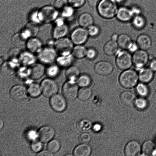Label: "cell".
Wrapping results in <instances>:
<instances>
[{
	"mask_svg": "<svg viewBox=\"0 0 156 156\" xmlns=\"http://www.w3.org/2000/svg\"><path fill=\"white\" fill-rule=\"evenodd\" d=\"M98 55L96 50L93 47H90L87 48L86 57L90 60L94 59Z\"/></svg>",
	"mask_w": 156,
	"mask_h": 156,
	"instance_id": "obj_49",
	"label": "cell"
},
{
	"mask_svg": "<svg viewBox=\"0 0 156 156\" xmlns=\"http://www.w3.org/2000/svg\"><path fill=\"white\" fill-rule=\"evenodd\" d=\"M41 141H34L31 145V148L33 151L35 152H39L43 147V145Z\"/></svg>",
	"mask_w": 156,
	"mask_h": 156,
	"instance_id": "obj_51",
	"label": "cell"
},
{
	"mask_svg": "<svg viewBox=\"0 0 156 156\" xmlns=\"http://www.w3.org/2000/svg\"><path fill=\"white\" fill-rule=\"evenodd\" d=\"M91 152L90 147L87 144H81L75 147L73 154L75 156H89Z\"/></svg>",
	"mask_w": 156,
	"mask_h": 156,
	"instance_id": "obj_32",
	"label": "cell"
},
{
	"mask_svg": "<svg viewBox=\"0 0 156 156\" xmlns=\"http://www.w3.org/2000/svg\"><path fill=\"white\" fill-rule=\"evenodd\" d=\"M80 75V70L76 66L72 65L66 69L65 75L67 80L76 81Z\"/></svg>",
	"mask_w": 156,
	"mask_h": 156,
	"instance_id": "obj_34",
	"label": "cell"
},
{
	"mask_svg": "<svg viewBox=\"0 0 156 156\" xmlns=\"http://www.w3.org/2000/svg\"><path fill=\"white\" fill-rule=\"evenodd\" d=\"M44 65L41 62H36L28 67V71L30 78L32 80H38L45 73Z\"/></svg>",
	"mask_w": 156,
	"mask_h": 156,
	"instance_id": "obj_15",
	"label": "cell"
},
{
	"mask_svg": "<svg viewBox=\"0 0 156 156\" xmlns=\"http://www.w3.org/2000/svg\"><path fill=\"white\" fill-rule=\"evenodd\" d=\"M136 42L139 49L147 51L151 47L152 42L150 37L147 35L142 34L137 37Z\"/></svg>",
	"mask_w": 156,
	"mask_h": 156,
	"instance_id": "obj_24",
	"label": "cell"
},
{
	"mask_svg": "<svg viewBox=\"0 0 156 156\" xmlns=\"http://www.w3.org/2000/svg\"><path fill=\"white\" fill-rule=\"evenodd\" d=\"M69 5L74 8L77 9L82 7L85 4L86 0H67Z\"/></svg>",
	"mask_w": 156,
	"mask_h": 156,
	"instance_id": "obj_50",
	"label": "cell"
},
{
	"mask_svg": "<svg viewBox=\"0 0 156 156\" xmlns=\"http://www.w3.org/2000/svg\"><path fill=\"white\" fill-rule=\"evenodd\" d=\"M67 0H55L54 2V7L57 10H63L68 5Z\"/></svg>",
	"mask_w": 156,
	"mask_h": 156,
	"instance_id": "obj_47",
	"label": "cell"
},
{
	"mask_svg": "<svg viewBox=\"0 0 156 156\" xmlns=\"http://www.w3.org/2000/svg\"><path fill=\"white\" fill-rule=\"evenodd\" d=\"M57 55L54 47L47 45L43 47L37 57L40 62L48 66L55 62Z\"/></svg>",
	"mask_w": 156,
	"mask_h": 156,
	"instance_id": "obj_5",
	"label": "cell"
},
{
	"mask_svg": "<svg viewBox=\"0 0 156 156\" xmlns=\"http://www.w3.org/2000/svg\"><path fill=\"white\" fill-rule=\"evenodd\" d=\"M146 84L140 82L135 87L136 92L140 97H146L149 94V89Z\"/></svg>",
	"mask_w": 156,
	"mask_h": 156,
	"instance_id": "obj_41",
	"label": "cell"
},
{
	"mask_svg": "<svg viewBox=\"0 0 156 156\" xmlns=\"http://www.w3.org/2000/svg\"><path fill=\"white\" fill-rule=\"evenodd\" d=\"M119 80L122 87L132 88L135 87L139 81L138 73L130 69L123 70L119 75Z\"/></svg>",
	"mask_w": 156,
	"mask_h": 156,
	"instance_id": "obj_2",
	"label": "cell"
},
{
	"mask_svg": "<svg viewBox=\"0 0 156 156\" xmlns=\"http://www.w3.org/2000/svg\"><path fill=\"white\" fill-rule=\"evenodd\" d=\"M93 125L89 120L83 119L77 122L76 126L77 129L81 132L85 133L89 131L92 127Z\"/></svg>",
	"mask_w": 156,
	"mask_h": 156,
	"instance_id": "obj_37",
	"label": "cell"
},
{
	"mask_svg": "<svg viewBox=\"0 0 156 156\" xmlns=\"http://www.w3.org/2000/svg\"><path fill=\"white\" fill-rule=\"evenodd\" d=\"M139 49L136 42L133 41L127 50L130 53H133Z\"/></svg>",
	"mask_w": 156,
	"mask_h": 156,
	"instance_id": "obj_54",
	"label": "cell"
},
{
	"mask_svg": "<svg viewBox=\"0 0 156 156\" xmlns=\"http://www.w3.org/2000/svg\"><path fill=\"white\" fill-rule=\"evenodd\" d=\"M19 65L9 60L4 61L1 64V75L5 78L13 76L19 68Z\"/></svg>",
	"mask_w": 156,
	"mask_h": 156,
	"instance_id": "obj_13",
	"label": "cell"
},
{
	"mask_svg": "<svg viewBox=\"0 0 156 156\" xmlns=\"http://www.w3.org/2000/svg\"><path fill=\"white\" fill-rule=\"evenodd\" d=\"M61 69L56 64L48 65L46 68L45 73L48 77L55 79L60 75Z\"/></svg>",
	"mask_w": 156,
	"mask_h": 156,
	"instance_id": "obj_35",
	"label": "cell"
},
{
	"mask_svg": "<svg viewBox=\"0 0 156 156\" xmlns=\"http://www.w3.org/2000/svg\"><path fill=\"white\" fill-rule=\"evenodd\" d=\"M132 23L134 27L137 29H141L143 28L146 23L144 18L140 16H135L133 20Z\"/></svg>",
	"mask_w": 156,
	"mask_h": 156,
	"instance_id": "obj_44",
	"label": "cell"
},
{
	"mask_svg": "<svg viewBox=\"0 0 156 156\" xmlns=\"http://www.w3.org/2000/svg\"><path fill=\"white\" fill-rule=\"evenodd\" d=\"M93 130L95 132H99L102 129L101 125L99 123H96L92 126Z\"/></svg>",
	"mask_w": 156,
	"mask_h": 156,
	"instance_id": "obj_58",
	"label": "cell"
},
{
	"mask_svg": "<svg viewBox=\"0 0 156 156\" xmlns=\"http://www.w3.org/2000/svg\"><path fill=\"white\" fill-rule=\"evenodd\" d=\"M37 133L40 141L43 143H46L52 140L55 132L54 129L51 126H45L41 127Z\"/></svg>",
	"mask_w": 156,
	"mask_h": 156,
	"instance_id": "obj_17",
	"label": "cell"
},
{
	"mask_svg": "<svg viewBox=\"0 0 156 156\" xmlns=\"http://www.w3.org/2000/svg\"><path fill=\"white\" fill-rule=\"evenodd\" d=\"M25 46L27 50L34 54H38L44 47L42 41L37 37L28 39Z\"/></svg>",
	"mask_w": 156,
	"mask_h": 156,
	"instance_id": "obj_18",
	"label": "cell"
},
{
	"mask_svg": "<svg viewBox=\"0 0 156 156\" xmlns=\"http://www.w3.org/2000/svg\"><path fill=\"white\" fill-rule=\"evenodd\" d=\"M39 31V27L36 23L31 22L27 23L22 32L28 39L36 37Z\"/></svg>",
	"mask_w": 156,
	"mask_h": 156,
	"instance_id": "obj_22",
	"label": "cell"
},
{
	"mask_svg": "<svg viewBox=\"0 0 156 156\" xmlns=\"http://www.w3.org/2000/svg\"><path fill=\"white\" fill-rule=\"evenodd\" d=\"M78 87L76 81L67 80L62 87L63 96L68 100H74L78 95Z\"/></svg>",
	"mask_w": 156,
	"mask_h": 156,
	"instance_id": "obj_8",
	"label": "cell"
},
{
	"mask_svg": "<svg viewBox=\"0 0 156 156\" xmlns=\"http://www.w3.org/2000/svg\"><path fill=\"white\" fill-rule=\"evenodd\" d=\"M119 35L116 34H113L111 37V40L117 42L118 39Z\"/></svg>",
	"mask_w": 156,
	"mask_h": 156,
	"instance_id": "obj_59",
	"label": "cell"
},
{
	"mask_svg": "<svg viewBox=\"0 0 156 156\" xmlns=\"http://www.w3.org/2000/svg\"><path fill=\"white\" fill-rule=\"evenodd\" d=\"M91 95L92 91L89 87H83L79 90L78 97L80 100L85 101L88 100Z\"/></svg>",
	"mask_w": 156,
	"mask_h": 156,
	"instance_id": "obj_42",
	"label": "cell"
},
{
	"mask_svg": "<svg viewBox=\"0 0 156 156\" xmlns=\"http://www.w3.org/2000/svg\"><path fill=\"white\" fill-rule=\"evenodd\" d=\"M37 59L34 54L27 50L22 51L19 62L21 66L29 67L36 62Z\"/></svg>",
	"mask_w": 156,
	"mask_h": 156,
	"instance_id": "obj_21",
	"label": "cell"
},
{
	"mask_svg": "<svg viewBox=\"0 0 156 156\" xmlns=\"http://www.w3.org/2000/svg\"><path fill=\"white\" fill-rule=\"evenodd\" d=\"M138 75L140 82L147 84L153 80L154 72L149 67H144L139 70Z\"/></svg>",
	"mask_w": 156,
	"mask_h": 156,
	"instance_id": "obj_23",
	"label": "cell"
},
{
	"mask_svg": "<svg viewBox=\"0 0 156 156\" xmlns=\"http://www.w3.org/2000/svg\"><path fill=\"white\" fill-rule=\"evenodd\" d=\"M78 23L80 27L87 28L94 24V19L90 14L86 12H84L79 16Z\"/></svg>",
	"mask_w": 156,
	"mask_h": 156,
	"instance_id": "obj_28",
	"label": "cell"
},
{
	"mask_svg": "<svg viewBox=\"0 0 156 156\" xmlns=\"http://www.w3.org/2000/svg\"><path fill=\"white\" fill-rule=\"evenodd\" d=\"M133 12L129 9L124 6L118 9L116 16L117 19L122 22L129 21L133 16Z\"/></svg>",
	"mask_w": 156,
	"mask_h": 156,
	"instance_id": "obj_27",
	"label": "cell"
},
{
	"mask_svg": "<svg viewBox=\"0 0 156 156\" xmlns=\"http://www.w3.org/2000/svg\"><path fill=\"white\" fill-rule=\"evenodd\" d=\"M68 31V26L64 23L63 20H61L53 29L52 32V37L55 40L65 37Z\"/></svg>",
	"mask_w": 156,
	"mask_h": 156,
	"instance_id": "obj_19",
	"label": "cell"
},
{
	"mask_svg": "<svg viewBox=\"0 0 156 156\" xmlns=\"http://www.w3.org/2000/svg\"><path fill=\"white\" fill-rule=\"evenodd\" d=\"M141 151V147L139 142L136 140H132L125 146L124 152L126 156H139Z\"/></svg>",
	"mask_w": 156,
	"mask_h": 156,
	"instance_id": "obj_20",
	"label": "cell"
},
{
	"mask_svg": "<svg viewBox=\"0 0 156 156\" xmlns=\"http://www.w3.org/2000/svg\"><path fill=\"white\" fill-rule=\"evenodd\" d=\"M87 30L89 36L91 37H95L99 34L100 29L97 25H93L87 28Z\"/></svg>",
	"mask_w": 156,
	"mask_h": 156,
	"instance_id": "obj_46",
	"label": "cell"
},
{
	"mask_svg": "<svg viewBox=\"0 0 156 156\" xmlns=\"http://www.w3.org/2000/svg\"><path fill=\"white\" fill-rule=\"evenodd\" d=\"M73 58L72 54L68 55H59L56 58V64L61 69H66L72 66Z\"/></svg>",
	"mask_w": 156,
	"mask_h": 156,
	"instance_id": "obj_29",
	"label": "cell"
},
{
	"mask_svg": "<svg viewBox=\"0 0 156 156\" xmlns=\"http://www.w3.org/2000/svg\"><path fill=\"white\" fill-rule=\"evenodd\" d=\"M120 99L124 105L130 107L134 105L136 99L135 96L134 94L131 91H125L121 94Z\"/></svg>",
	"mask_w": 156,
	"mask_h": 156,
	"instance_id": "obj_30",
	"label": "cell"
},
{
	"mask_svg": "<svg viewBox=\"0 0 156 156\" xmlns=\"http://www.w3.org/2000/svg\"><path fill=\"white\" fill-rule=\"evenodd\" d=\"M3 122L2 120L1 119L0 120V129H1L2 127H3Z\"/></svg>",
	"mask_w": 156,
	"mask_h": 156,
	"instance_id": "obj_60",
	"label": "cell"
},
{
	"mask_svg": "<svg viewBox=\"0 0 156 156\" xmlns=\"http://www.w3.org/2000/svg\"><path fill=\"white\" fill-rule=\"evenodd\" d=\"M57 9L50 6L43 7L38 13V18L42 23H49L55 20L58 15Z\"/></svg>",
	"mask_w": 156,
	"mask_h": 156,
	"instance_id": "obj_7",
	"label": "cell"
},
{
	"mask_svg": "<svg viewBox=\"0 0 156 156\" xmlns=\"http://www.w3.org/2000/svg\"><path fill=\"white\" fill-rule=\"evenodd\" d=\"M37 156H52L53 155V153L50 152L49 151L44 150L39 152Z\"/></svg>",
	"mask_w": 156,
	"mask_h": 156,
	"instance_id": "obj_57",
	"label": "cell"
},
{
	"mask_svg": "<svg viewBox=\"0 0 156 156\" xmlns=\"http://www.w3.org/2000/svg\"><path fill=\"white\" fill-rule=\"evenodd\" d=\"M101 0H88V3L90 6L95 7L97 6Z\"/></svg>",
	"mask_w": 156,
	"mask_h": 156,
	"instance_id": "obj_56",
	"label": "cell"
},
{
	"mask_svg": "<svg viewBox=\"0 0 156 156\" xmlns=\"http://www.w3.org/2000/svg\"><path fill=\"white\" fill-rule=\"evenodd\" d=\"M134 105L137 109L142 110L146 108L148 103L144 98L140 97L135 99Z\"/></svg>",
	"mask_w": 156,
	"mask_h": 156,
	"instance_id": "obj_45",
	"label": "cell"
},
{
	"mask_svg": "<svg viewBox=\"0 0 156 156\" xmlns=\"http://www.w3.org/2000/svg\"><path fill=\"white\" fill-rule=\"evenodd\" d=\"M28 67L21 66L19 67L13 76V81L16 84H29L31 80L28 71Z\"/></svg>",
	"mask_w": 156,
	"mask_h": 156,
	"instance_id": "obj_12",
	"label": "cell"
},
{
	"mask_svg": "<svg viewBox=\"0 0 156 156\" xmlns=\"http://www.w3.org/2000/svg\"><path fill=\"white\" fill-rule=\"evenodd\" d=\"M50 104L55 111L61 112L64 111L67 107V102L65 97L59 94H56L50 98Z\"/></svg>",
	"mask_w": 156,
	"mask_h": 156,
	"instance_id": "obj_14",
	"label": "cell"
},
{
	"mask_svg": "<svg viewBox=\"0 0 156 156\" xmlns=\"http://www.w3.org/2000/svg\"><path fill=\"white\" fill-rule=\"evenodd\" d=\"M94 69L97 74L100 76H106L110 74L112 72L113 66L108 61H101L95 64Z\"/></svg>",
	"mask_w": 156,
	"mask_h": 156,
	"instance_id": "obj_16",
	"label": "cell"
},
{
	"mask_svg": "<svg viewBox=\"0 0 156 156\" xmlns=\"http://www.w3.org/2000/svg\"><path fill=\"white\" fill-rule=\"evenodd\" d=\"M116 55L115 64L120 70H124L129 69L133 65L132 55L128 50H118Z\"/></svg>",
	"mask_w": 156,
	"mask_h": 156,
	"instance_id": "obj_4",
	"label": "cell"
},
{
	"mask_svg": "<svg viewBox=\"0 0 156 156\" xmlns=\"http://www.w3.org/2000/svg\"><path fill=\"white\" fill-rule=\"evenodd\" d=\"M90 136L89 134L84 133L80 135L79 139V142L81 144H87L90 140Z\"/></svg>",
	"mask_w": 156,
	"mask_h": 156,
	"instance_id": "obj_52",
	"label": "cell"
},
{
	"mask_svg": "<svg viewBox=\"0 0 156 156\" xmlns=\"http://www.w3.org/2000/svg\"><path fill=\"white\" fill-rule=\"evenodd\" d=\"M150 57L147 51L139 49L132 55L133 65L139 70L145 67Z\"/></svg>",
	"mask_w": 156,
	"mask_h": 156,
	"instance_id": "obj_9",
	"label": "cell"
},
{
	"mask_svg": "<svg viewBox=\"0 0 156 156\" xmlns=\"http://www.w3.org/2000/svg\"><path fill=\"white\" fill-rule=\"evenodd\" d=\"M76 82L78 86L81 87H88L91 84L92 80L89 75L84 73L80 75Z\"/></svg>",
	"mask_w": 156,
	"mask_h": 156,
	"instance_id": "obj_40",
	"label": "cell"
},
{
	"mask_svg": "<svg viewBox=\"0 0 156 156\" xmlns=\"http://www.w3.org/2000/svg\"><path fill=\"white\" fill-rule=\"evenodd\" d=\"M27 89L23 85L16 84L12 87L9 91V96L14 101L21 102L25 101L28 97Z\"/></svg>",
	"mask_w": 156,
	"mask_h": 156,
	"instance_id": "obj_10",
	"label": "cell"
},
{
	"mask_svg": "<svg viewBox=\"0 0 156 156\" xmlns=\"http://www.w3.org/2000/svg\"><path fill=\"white\" fill-rule=\"evenodd\" d=\"M40 85L42 93L46 97H52L58 92V85L54 79L47 77L41 81Z\"/></svg>",
	"mask_w": 156,
	"mask_h": 156,
	"instance_id": "obj_6",
	"label": "cell"
},
{
	"mask_svg": "<svg viewBox=\"0 0 156 156\" xmlns=\"http://www.w3.org/2000/svg\"><path fill=\"white\" fill-rule=\"evenodd\" d=\"M38 136V133L34 130H31L27 133V137L30 140L35 141Z\"/></svg>",
	"mask_w": 156,
	"mask_h": 156,
	"instance_id": "obj_53",
	"label": "cell"
},
{
	"mask_svg": "<svg viewBox=\"0 0 156 156\" xmlns=\"http://www.w3.org/2000/svg\"><path fill=\"white\" fill-rule=\"evenodd\" d=\"M87 48L83 44L76 45L74 47L72 55L74 58L81 59L86 57Z\"/></svg>",
	"mask_w": 156,
	"mask_h": 156,
	"instance_id": "obj_36",
	"label": "cell"
},
{
	"mask_svg": "<svg viewBox=\"0 0 156 156\" xmlns=\"http://www.w3.org/2000/svg\"><path fill=\"white\" fill-rule=\"evenodd\" d=\"M21 52L18 48L14 47L10 48L7 52L8 60L20 64L19 59Z\"/></svg>",
	"mask_w": 156,
	"mask_h": 156,
	"instance_id": "obj_39",
	"label": "cell"
},
{
	"mask_svg": "<svg viewBox=\"0 0 156 156\" xmlns=\"http://www.w3.org/2000/svg\"><path fill=\"white\" fill-rule=\"evenodd\" d=\"M28 39L21 31L13 34L11 38L10 41L14 47L19 48L26 45Z\"/></svg>",
	"mask_w": 156,
	"mask_h": 156,
	"instance_id": "obj_25",
	"label": "cell"
},
{
	"mask_svg": "<svg viewBox=\"0 0 156 156\" xmlns=\"http://www.w3.org/2000/svg\"><path fill=\"white\" fill-rule=\"evenodd\" d=\"M149 67L154 72H156V58L151 59L149 62Z\"/></svg>",
	"mask_w": 156,
	"mask_h": 156,
	"instance_id": "obj_55",
	"label": "cell"
},
{
	"mask_svg": "<svg viewBox=\"0 0 156 156\" xmlns=\"http://www.w3.org/2000/svg\"><path fill=\"white\" fill-rule=\"evenodd\" d=\"M89 36L87 29L80 27L73 30L70 34V38L74 44H83L87 41Z\"/></svg>",
	"mask_w": 156,
	"mask_h": 156,
	"instance_id": "obj_11",
	"label": "cell"
},
{
	"mask_svg": "<svg viewBox=\"0 0 156 156\" xmlns=\"http://www.w3.org/2000/svg\"><path fill=\"white\" fill-rule=\"evenodd\" d=\"M60 147V143L57 139L51 140L49 142L47 146L48 150L53 154L58 152Z\"/></svg>",
	"mask_w": 156,
	"mask_h": 156,
	"instance_id": "obj_43",
	"label": "cell"
},
{
	"mask_svg": "<svg viewBox=\"0 0 156 156\" xmlns=\"http://www.w3.org/2000/svg\"><path fill=\"white\" fill-rule=\"evenodd\" d=\"M141 151L144 155H156V144L151 140H147L143 144Z\"/></svg>",
	"mask_w": 156,
	"mask_h": 156,
	"instance_id": "obj_26",
	"label": "cell"
},
{
	"mask_svg": "<svg viewBox=\"0 0 156 156\" xmlns=\"http://www.w3.org/2000/svg\"><path fill=\"white\" fill-rule=\"evenodd\" d=\"M155 141H156L155 144H156V140H155Z\"/></svg>",
	"mask_w": 156,
	"mask_h": 156,
	"instance_id": "obj_62",
	"label": "cell"
},
{
	"mask_svg": "<svg viewBox=\"0 0 156 156\" xmlns=\"http://www.w3.org/2000/svg\"><path fill=\"white\" fill-rule=\"evenodd\" d=\"M75 9L70 5H67L62 10L63 16L67 18L72 16L75 13Z\"/></svg>",
	"mask_w": 156,
	"mask_h": 156,
	"instance_id": "obj_48",
	"label": "cell"
},
{
	"mask_svg": "<svg viewBox=\"0 0 156 156\" xmlns=\"http://www.w3.org/2000/svg\"><path fill=\"white\" fill-rule=\"evenodd\" d=\"M119 47L116 41L111 40L105 44L103 51L106 55L112 56L116 54L119 50Z\"/></svg>",
	"mask_w": 156,
	"mask_h": 156,
	"instance_id": "obj_31",
	"label": "cell"
},
{
	"mask_svg": "<svg viewBox=\"0 0 156 156\" xmlns=\"http://www.w3.org/2000/svg\"><path fill=\"white\" fill-rule=\"evenodd\" d=\"M97 7L99 15L106 19H111L116 16L119 9L115 0H101Z\"/></svg>",
	"mask_w": 156,
	"mask_h": 156,
	"instance_id": "obj_1",
	"label": "cell"
},
{
	"mask_svg": "<svg viewBox=\"0 0 156 156\" xmlns=\"http://www.w3.org/2000/svg\"><path fill=\"white\" fill-rule=\"evenodd\" d=\"M116 2L117 3H120L122 2L124 0H115Z\"/></svg>",
	"mask_w": 156,
	"mask_h": 156,
	"instance_id": "obj_61",
	"label": "cell"
},
{
	"mask_svg": "<svg viewBox=\"0 0 156 156\" xmlns=\"http://www.w3.org/2000/svg\"><path fill=\"white\" fill-rule=\"evenodd\" d=\"M132 41L129 35L125 34H122L119 35L117 42L119 47L122 49L127 50Z\"/></svg>",
	"mask_w": 156,
	"mask_h": 156,
	"instance_id": "obj_33",
	"label": "cell"
},
{
	"mask_svg": "<svg viewBox=\"0 0 156 156\" xmlns=\"http://www.w3.org/2000/svg\"><path fill=\"white\" fill-rule=\"evenodd\" d=\"M27 90L28 94L33 98L38 97L42 93L40 84L37 82H31L29 84Z\"/></svg>",
	"mask_w": 156,
	"mask_h": 156,
	"instance_id": "obj_38",
	"label": "cell"
},
{
	"mask_svg": "<svg viewBox=\"0 0 156 156\" xmlns=\"http://www.w3.org/2000/svg\"><path fill=\"white\" fill-rule=\"evenodd\" d=\"M74 44L70 38L65 37L55 40L54 48L59 55H68L72 54Z\"/></svg>",
	"mask_w": 156,
	"mask_h": 156,
	"instance_id": "obj_3",
	"label": "cell"
}]
</instances>
